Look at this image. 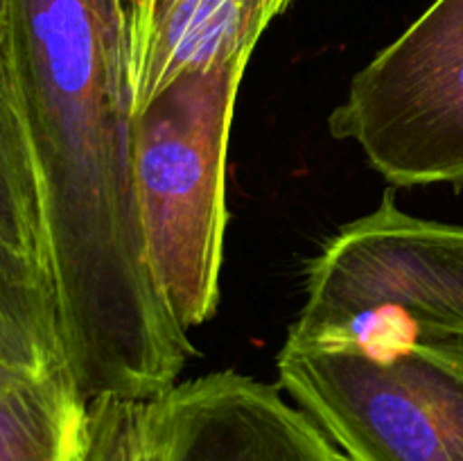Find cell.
Instances as JSON below:
<instances>
[{"mask_svg":"<svg viewBox=\"0 0 463 461\" xmlns=\"http://www.w3.org/2000/svg\"><path fill=\"white\" fill-rule=\"evenodd\" d=\"M43 176L63 351L86 400L156 398L194 355L149 267L127 0H7Z\"/></svg>","mask_w":463,"mask_h":461,"instance_id":"obj_1","label":"cell"},{"mask_svg":"<svg viewBox=\"0 0 463 461\" xmlns=\"http://www.w3.org/2000/svg\"><path fill=\"white\" fill-rule=\"evenodd\" d=\"M276 369L348 461H463V333L384 319L288 333Z\"/></svg>","mask_w":463,"mask_h":461,"instance_id":"obj_2","label":"cell"},{"mask_svg":"<svg viewBox=\"0 0 463 461\" xmlns=\"http://www.w3.org/2000/svg\"><path fill=\"white\" fill-rule=\"evenodd\" d=\"M247 63L184 72L134 113V176L156 287L176 324L203 325L220 303L226 154Z\"/></svg>","mask_w":463,"mask_h":461,"instance_id":"obj_3","label":"cell"},{"mask_svg":"<svg viewBox=\"0 0 463 461\" xmlns=\"http://www.w3.org/2000/svg\"><path fill=\"white\" fill-rule=\"evenodd\" d=\"M328 125L389 183L463 185V0H434L375 54Z\"/></svg>","mask_w":463,"mask_h":461,"instance_id":"obj_4","label":"cell"},{"mask_svg":"<svg viewBox=\"0 0 463 461\" xmlns=\"http://www.w3.org/2000/svg\"><path fill=\"white\" fill-rule=\"evenodd\" d=\"M280 391L224 371L145 400L93 398L81 461H348Z\"/></svg>","mask_w":463,"mask_h":461,"instance_id":"obj_5","label":"cell"},{"mask_svg":"<svg viewBox=\"0 0 463 461\" xmlns=\"http://www.w3.org/2000/svg\"><path fill=\"white\" fill-rule=\"evenodd\" d=\"M369 319L463 333V226L410 215L392 197L342 226L310 262L288 333H337Z\"/></svg>","mask_w":463,"mask_h":461,"instance_id":"obj_6","label":"cell"},{"mask_svg":"<svg viewBox=\"0 0 463 461\" xmlns=\"http://www.w3.org/2000/svg\"><path fill=\"white\" fill-rule=\"evenodd\" d=\"M289 0H127V50L136 108L184 72L249 63Z\"/></svg>","mask_w":463,"mask_h":461,"instance_id":"obj_7","label":"cell"},{"mask_svg":"<svg viewBox=\"0 0 463 461\" xmlns=\"http://www.w3.org/2000/svg\"><path fill=\"white\" fill-rule=\"evenodd\" d=\"M0 274L61 328L43 176L7 21H0Z\"/></svg>","mask_w":463,"mask_h":461,"instance_id":"obj_8","label":"cell"},{"mask_svg":"<svg viewBox=\"0 0 463 461\" xmlns=\"http://www.w3.org/2000/svg\"><path fill=\"white\" fill-rule=\"evenodd\" d=\"M86 407L71 371L34 373L0 360V461H81Z\"/></svg>","mask_w":463,"mask_h":461,"instance_id":"obj_9","label":"cell"},{"mask_svg":"<svg viewBox=\"0 0 463 461\" xmlns=\"http://www.w3.org/2000/svg\"><path fill=\"white\" fill-rule=\"evenodd\" d=\"M0 360L34 373L68 371L61 328L0 274Z\"/></svg>","mask_w":463,"mask_h":461,"instance_id":"obj_10","label":"cell"},{"mask_svg":"<svg viewBox=\"0 0 463 461\" xmlns=\"http://www.w3.org/2000/svg\"><path fill=\"white\" fill-rule=\"evenodd\" d=\"M0 21H7V0H0Z\"/></svg>","mask_w":463,"mask_h":461,"instance_id":"obj_11","label":"cell"}]
</instances>
